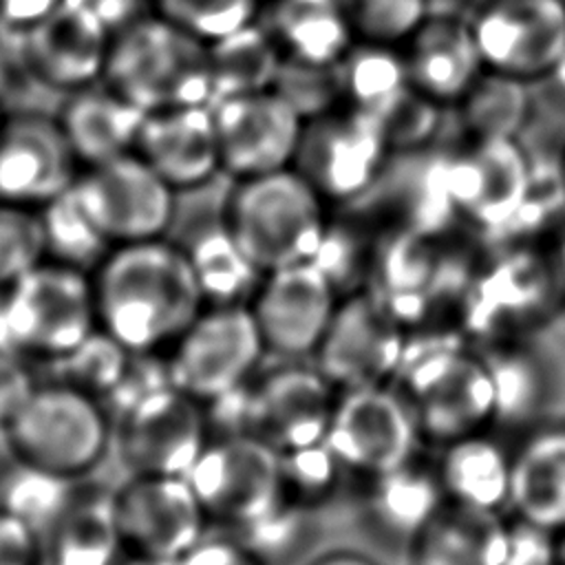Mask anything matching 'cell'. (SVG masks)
I'll use <instances>...</instances> for the list:
<instances>
[{
    "instance_id": "1",
    "label": "cell",
    "mask_w": 565,
    "mask_h": 565,
    "mask_svg": "<svg viewBox=\"0 0 565 565\" xmlns=\"http://www.w3.org/2000/svg\"><path fill=\"white\" fill-rule=\"evenodd\" d=\"M90 282L97 327L130 353H168L205 307L183 245L166 236L113 245Z\"/></svg>"
},
{
    "instance_id": "2",
    "label": "cell",
    "mask_w": 565,
    "mask_h": 565,
    "mask_svg": "<svg viewBox=\"0 0 565 565\" xmlns=\"http://www.w3.org/2000/svg\"><path fill=\"white\" fill-rule=\"evenodd\" d=\"M327 199L296 170L236 179L221 221L260 274L316 260L331 216Z\"/></svg>"
},
{
    "instance_id": "3",
    "label": "cell",
    "mask_w": 565,
    "mask_h": 565,
    "mask_svg": "<svg viewBox=\"0 0 565 565\" xmlns=\"http://www.w3.org/2000/svg\"><path fill=\"white\" fill-rule=\"evenodd\" d=\"M104 82L143 113L212 104L210 42L148 11L113 33Z\"/></svg>"
},
{
    "instance_id": "4",
    "label": "cell",
    "mask_w": 565,
    "mask_h": 565,
    "mask_svg": "<svg viewBox=\"0 0 565 565\" xmlns=\"http://www.w3.org/2000/svg\"><path fill=\"white\" fill-rule=\"evenodd\" d=\"M97 329L90 271L42 260L0 287V351L51 364Z\"/></svg>"
},
{
    "instance_id": "5",
    "label": "cell",
    "mask_w": 565,
    "mask_h": 565,
    "mask_svg": "<svg viewBox=\"0 0 565 565\" xmlns=\"http://www.w3.org/2000/svg\"><path fill=\"white\" fill-rule=\"evenodd\" d=\"M0 433L13 459L82 481L104 461L115 422L93 395L51 380L38 384Z\"/></svg>"
},
{
    "instance_id": "6",
    "label": "cell",
    "mask_w": 565,
    "mask_h": 565,
    "mask_svg": "<svg viewBox=\"0 0 565 565\" xmlns=\"http://www.w3.org/2000/svg\"><path fill=\"white\" fill-rule=\"evenodd\" d=\"M397 375L404 380L419 437L450 444L459 437L483 433L497 422V395L490 369L481 353L452 344L430 351L404 353Z\"/></svg>"
},
{
    "instance_id": "7",
    "label": "cell",
    "mask_w": 565,
    "mask_h": 565,
    "mask_svg": "<svg viewBox=\"0 0 565 565\" xmlns=\"http://www.w3.org/2000/svg\"><path fill=\"white\" fill-rule=\"evenodd\" d=\"M267 353L249 305H205L168 349L174 388L201 404L249 384Z\"/></svg>"
},
{
    "instance_id": "8",
    "label": "cell",
    "mask_w": 565,
    "mask_h": 565,
    "mask_svg": "<svg viewBox=\"0 0 565 565\" xmlns=\"http://www.w3.org/2000/svg\"><path fill=\"white\" fill-rule=\"evenodd\" d=\"M393 157L382 124L347 104L305 119L294 168L329 205L371 194Z\"/></svg>"
},
{
    "instance_id": "9",
    "label": "cell",
    "mask_w": 565,
    "mask_h": 565,
    "mask_svg": "<svg viewBox=\"0 0 565 565\" xmlns=\"http://www.w3.org/2000/svg\"><path fill=\"white\" fill-rule=\"evenodd\" d=\"M188 481L210 523L234 532L285 499L280 452L256 435L212 437L188 472Z\"/></svg>"
},
{
    "instance_id": "10",
    "label": "cell",
    "mask_w": 565,
    "mask_h": 565,
    "mask_svg": "<svg viewBox=\"0 0 565 565\" xmlns=\"http://www.w3.org/2000/svg\"><path fill=\"white\" fill-rule=\"evenodd\" d=\"M448 181L459 216L501 230L527 210L536 174L521 137L468 139L448 150Z\"/></svg>"
},
{
    "instance_id": "11",
    "label": "cell",
    "mask_w": 565,
    "mask_h": 565,
    "mask_svg": "<svg viewBox=\"0 0 565 565\" xmlns=\"http://www.w3.org/2000/svg\"><path fill=\"white\" fill-rule=\"evenodd\" d=\"M468 20L486 71L534 86L565 55V0H481Z\"/></svg>"
},
{
    "instance_id": "12",
    "label": "cell",
    "mask_w": 565,
    "mask_h": 565,
    "mask_svg": "<svg viewBox=\"0 0 565 565\" xmlns=\"http://www.w3.org/2000/svg\"><path fill=\"white\" fill-rule=\"evenodd\" d=\"M113 519L124 552L174 561L205 539L210 523L188 477L130 475L113 490Z\"/></svg>"
},
{
    "instance_id": "13",
    "label": "cell",
    "mask_w": 565,
    "mask_h": 565,
    "mask_svg": "<svg viewBox=\"0 0 565 565\" xmlns=\"http://www.w3.org/2000/svg\"><path fill=\"white\" fill-rule=\"evenodd\" d=\"M210 439L203 404L172 384L115 417V444L130 475L188 477Z\"/></svg>"
},
{
    "instance_id": "14",
    "label": "cell",
    "mask_w": 565,
    "mask_h": 565,
    "mask_svg": "<svg viewBox=\"0 0 565 565\" xmlns=\"http://www.w3.org/2000/svg\"><path fill=\"white\" fill-rule=\"evenodd\" d=\"M340 300L331 276L307 260L263 274L247 305L267 353L289 362L318 351Z\"/></svg>"
},
{
    "instance_id": "15",
    "label": "cell",
    "mask_w": 565,
    "mask_h": 565,
    "mask_svg": "<svg viewBox=\"0 0 565 565\" xmlns=\"http://www.w3.org/2000/svg\"><path fill=\"white\" fill-rule=\"evenodd\" d=\"M419 428L408 399L391 384L338 395L327 444L349 475L377 477L415 455Z\"/></svg>"
},
{
    "instance_id": "16",
    "label": "cell",
    "mask_w": 565,
    "mask_h": 565,
    "mask_svg": "<svg viewBox=\"0 0 565 565\" xmlns=\"http://www.w3.org/2000/svg\"><path fill=\"white\" fill-rule=\"evenodd\" d=\"M404 349L406 335L393 311L375 294L351 291L342 296L316 355L318 369L342 393L391 384Z\"/></svg>"
},
{
    "instance_id": "17",
    "label": "cell",
    "mask_w": 565,
    "mask_h": 565,
    "mask_svg": "<svg viewBox=\"0 0 565 565\" xmlns=\"http://www.w3.org/2000/svg\"><path fill=\"white\" fill-rule=\"evenodd\" d=\"M221 166L236 179L294 168L305 117L276 88L227 95L212 104Z\"/></svg>"
},
{
    "instance_id": "18",
    "label": "cell",
    "mask_w": 565,
    "mask_h": 565,
    "mask_svg": "<svg viewBox=\"0 0 565 565\" xmlns=\"http://www.w3.org/2000/svg\"><path fill=\"white\" fill-rule=\"evenodd\" d=\"M84 201L113 245L163 238L177 212V190L137 152L84 168Z\"/></svg>"
},
{
    "instance_id": "19",
    "label": "cell",
    "mask_w": 565,
    "mask_h": 565,
    "mask_svg": "<svg viewBox=\"0 0 565 565\" xmlns=\"http://www.w3.org/2000/svg\"><path fill=\"white\" fill-rule=\"evenodd\" d=\"M82 172L64 128L38 110H13L0 121V201L42 207Z\"/></svg>"
},
{
    "instance_id": "20",
    "label": "cell",
    "mask_w": 565,
    "mask_h": 565,
    "mask_svg": "<svg viewBox=\"0 0 565 565\" xmlns=\"http://www.w3.org/2000/svg\"><path fill=\"white\" fill-rule=\"evenodd\" d=\"M249 393L252 435L278 452L324 441L340 395L318 366H300L298 360L254 377Z\"/></svg>"
},
{
    "instance_id": "21",
    "label": "cell",
    "mask_w": 565,
    "mask_h": 565,
    "mask_svg": "<svg viewBox=\"0 0 565 565\" xmlns=\"http://www.w3.org/2000/svg\"><path fill=\"white\" fill-rule=\"evenodd\" d=\"M113 31L93 15L62 4L20 38L26 73L73 93L104 82Z\"/></svg>"
},
{
    "instance_id": "22",
    "label": "cell",
    "mask_w": 565,
    "mask_h": 565,
    "mask_svg": "<svg viewBox=\"0 0 565 565\" xmlns=\"http://www.w3.org/2000/svg\"><path fill=\"white\" fill-rule=\"evenodd\" d=\"M135 152L177 192L203 188L223 172L212 104L146 113Z\"/></svg>"
},
{
    "instance_id": "23",
    "label": "cell",
    "mask_w": 565,
    "mask_h": 565,
    "mask_svg": "<svg viewBox=\"0 0 565 565\" xmlns=\"http://www.w3.org/2000/svg\"><path fill=\"white\" fill-rule=\"evenodd\" d=\"M399 49L408 84L446 110H452L486 71L468 15L433 11Z\"/></svg>"
},
{
    "instance_id": "24",
    "label": "cell",
    "mask_w": 565,
    "mask_h": 565,
    "mask_svg": "<svg viewBox=\"0 0 565 565\" xmlns=\"http://www.w3.org/2000/svg\"><path fill=\"white\" fill-rule=\"evenodd\" d=\"M510 508L545 532H565V422L532 426L512 450Z\"/></svg>"
},
{
    "instance_id": "25",
    "label": "cell",
    "mask_w": 565,
    "mask_h": 565,
    "mask_svg": "<svg viewBox=\"0 0 565 565\" xmlns=\"http://www.w3.org/2000/svg\"><path fill=\"white\" fill-rule=\"evenodd\" d=\"M57 119L84 170L135 152L146 113L99 82L66 93Z\"/></svg>"
},
{
    "instance_id": "26",
    "label": "cell",
    "mask_w": 565,
    "mask_h": 565,
    "mask_svg": "<svg viewBox=\"0 0 565 565\" xmlns=\"http://www.w3.org/2000/svg\"><path fill=\"white\" fill-rule=\"evenodd\" d=\"M446 503L435 461L413 455L404 463L369 479L364 521L369 530L391 545H411Z\"/></svg>"
},
{
    "instance_id": "27",
    "label": "cell",
    "mask_w": 565,
    "mask_h": 565,
    "mask_svg": "<svg viewBox=\"0 0 565 565\" xmlns=\"http://www.w3.org/2000/svg\"><path fill=\"white\" fill-rule=\"evenodd\" d=\"M510 523L501 512L446 501L408 545V565H503Z\"/></svg>"
},
{
    "instance_id": "28",
    "label": "cell",
    "mask_w": 565,
    "mask_h": 565,
    "mask_svg": "<svg viewBox=\"0 0 565 565\" xmlns=\"http://www.w3.org/2000/svg\"><path fill=\"white\" fill-rule=\"evenodd\" d=\"M435 468L446 501L490 512L510 508L512 450L486 430L444 444Z\"/></svg>"
},
{
    "instance_id": "29",
    "label": "cell",
    "mask_w": 565,
    "mask_h": 565,
    "mask_svg": "<svg viewBox=\"0 0 565 565\" xmlns=\"http://www.w3.org/2000/svg\"><path fill=\"white\" fill-rule=\"evenodd\" d=\"M258 20L289 62L333 66L355 42L338 0H263Z\"/></svg>"
},
{
    "instance_id": "30",
    "label": "cell",
    "mask_w": 565,
    "mask_h": 565,
    "mask_svg": "<svg viewBox=\"0 0 565 565\" xmlns=\"http://www.w3.org/2000/svg\"><path fill=\"white\" fill-rule=\"evenodd\" d=\"M119 554L113 492L77 483L66 510L42 534L40 565H117Z\"/></svg>"
},
{
    "instance_id": "31",
    "label": "cell",
    "mask_w": 565,
    "mask_h": 565,
    "mask_svg": "<svg viewBox=\"0 0 565 565\" xmlns=\"http://www.w3.org/2000/svg\"><path fill=\"white\" fill-rule=\"evenodd\" d=\"M183 249L205 305L249 302L263 274L232 238L221 216L216 223L192 232L188 243H183Z\"/></svg>"
},
{
    "instance_id": "32",
    "label": "cell",
    "mask_w": 565,
    "mask_h": 565,
    "mask_svg": "<svg viewBox=\"0 0 565 565\" xmlns=\"http://www.w3.org/2000/svg\"><path fill=\"white\" fill-rule=\"evenodd\" d=\"M342 104L377 121L411 88L399 46L353 42L335 64Z\"/></svg>"
},
{
    "instance_id": "33",
    "label": "cell",
    "mask_w": 565,
    "mask_h": 565,
    "mask_svg": "<svg viewBox=\"0 0 565 565\" xmlns=\"http://www.w3.org/2000/svg\"><path fill=\"white\" fill-rule=\"evenodd\" d=\"M214 102L227 95L274 88L282 53L260 20L210 42ZM212 102V104H214Z\"/></svg>"
},
{
    "instance_id": "34",
    "label": "cell",
    "mask_w": 565,
    "mask_h": 565,
    "mask_svg": "<svg viewBox=\"0 0 565 565\" xmlns=\"http://www.w3.org/2000/svg\"><path fill=\"white\" fill-rule=\"evenodd\" d=\"M530 84L508 75L483 71L475 86L452 108L461 126V137H521L532 119Z\"/></svg>"
},
{
    "instance_id": "35",
    "label": "cell",
    "mask_w": 565,
    "mask_h": 565,
    "mask_svg": "<svg viewBox=\"0 0 565 565\" xmlns=\"http://www.w3.org/2000/svg\"><path fill=\"white\" fill-rule=\"evenodd\" d=\"M46 258L93 271L113 243L82 196L77 179L40 207Z\"/></svg>"
},
{
    "instance_id": "36",
    "label": "cell",
    "mask_w": 565,
    "mask_h": 565,
    "mask_svg": "<svg viewBox=\"0 0 565 565\" xmlns=\"http://www.w3.org/2000/svg\"><path fill=\"white\" fill-rule=\"evenodd\" d=\"M77 483L11 457L0 470V508L44 534L71 503Z\"/></svg>"
},
{
    "instance_id": "37",
    "label": "cell",
    "mask_w": 565,
    "mask_h": 565,
    "mask_svg": "<svg viewBox=\"0 0 565 565\" xmlns=\"http://www.w3.org/2000/svg\"><path fill=\"white\" fill-rule=\"evenodd\" d=\"M497 395V422H525L545 399L547 377L536 355L521 347H497L483 353Z\"/></svg>"
},
{
    "instance_id": "38",
    "label": "cell",
    "mask_w": 565,
    "mask_h": 565,
    "mask_svg": "<svg viewBox=\"0 0 565 565\" xmlns=\"http://www.w3.org/2000/svg\"><path fill=\"white\" fill-rule=\"evenodd\" d=\"M130 355L128 349L97 327L75 349L49 366H53V380L79 388L104 404L119 384Z\"/></svg>"
},
{
    "instance_id": "39",
    "label": "cell",
    "mask_w": 565,
    "mask_h": 565,
    "mask_svg": "<svg viewBox=\"0 0 565 565\" xmlns=\"http://www.w3.org/2000/svg\"><path fill=\"white\" fill-rule=\"evenodd\" d=\"M355 42L402 46L433 13V0H338Z\"/></svg>"
},
{
    "instance_id": "40",
    "label": "cell",
    "mask_w": 565,
    "mask_h": 565,
    "mask_svg": "<svg viewBox=\"0 0 565 565\" xmlns=\"http://www.w3.org/2000/svg\"><path fill=\"white\" fill-rule=\"evenodd\" d=\"M342 475H347V470L329 448L327 439L280 452L282 492L305 510L327 501Z\"/></svg>"
},
{
    "instance_id": "41",
    "label": "cell",
    "mask_w": 565,
    "mask_h": 565,
    "mask_svg": "<svg viewBox=\"0 0 565 565\" xmlns=\"http://www.w3.org/2000/svg\"><path fill=\"white\" fill-rule=\"evenodd\" d=\"M260 7L263 0H152V11L205 42L256 22Z\"/></svg>"
},
{
    "instance_id": "42",
    "label": "cell",
    "mask_w": 565,
    "mask_h": 565,
    "mask_svg": "<svg viewBox=\"0 0 565 565\" xmlns=\"http://www.w3.org/2000/svg\"><path fill=\"white\" fill-rule=\"evenodd\" d=\"M46 260L38 207L0 201V287L15 282Z\"/></svg>"
},
{
    "instance_id": "43",
    "label": "cell",
    "mask_w": 565,
    "mask_h": 565,
    "mask_svg": "<svg viewBox=\"0 0 565 565\" xmlns=\"http://www.w3.org/2000/svg\"><path fill=\"white\" fill-rule=\"evenodd\" d=\"M444 113L446 108L437 106L411 86L406 95L380 119L393 154L433 148Z\"/></svg>"
},
{
    "instance_id": "44",
    "label": "cell",
    "mask_w": 565,
    "mask_h": 565,
    "mask_svg": "<svg viewBox=\"0 0 565 565\" xmlns=\"http://www.w3.org/2000/svg\"><path fill=\"white\" fill-rule=\"evenodd\" d=\"M274 88L282 93L305 119L316 117L342 104L335 64L313 66V64L282 60Z\"/></svg>"
},
{
    "instance_id": "45",
    "label": "cell",
    "mask_w": 565,
    "mask_h": 565,
    "mask_svg": "<svg viewBox=\"0 0 565 565\" xmlns=\"http://www.w3.org/2000/svg\"><path fill=\"white\" fill-rule=\"evenodd\" d=\"M38 384L29 360L0 351V430L15 417Z\"/></svg>"
},
{
    "instance_id": "46",
    "label": "cell",
    "mask_w": 565,
    "mask_h": 565,
    "mask_svg": "<svg viewBox=\"0 0 565 565\" xmlns=\"http://www.w3.org/2000/svg\"><path fill=\"white\" fill-rule=\"evenodd\" d=\"M503 565H558L556 534L516 519L510 523L508 554Z\"/></svg>"
},
{
    "instance_id": "47",
    "label": "cell",
    "mask_w": 565,
    "mask_h": 565,
    "mask_svg": "<svg viewBox=\"0 0 565 565\" xmlns=\"http://www.w3.org/2000/svg\"><path fill=\"white\" fill-rule=\"evenodd\" d=\"M42 534L0 508V565H40Z\"/></svg>"
},
{
    "instance_id": "48",
    "label": "cell",
    "mask_w": 565,
    "mask_h": 565,
    "mask_svg": "<svg viewBox=\"0 0 565 565\" xmlns=\"http://www.w3.org/2000/svg\"><path fill=\"white\" fill-rule=\"evenodd\" d=\"M174 565H269L241 539H203L174 561Z\"/></svg>"
},
{
    "instance_id": "49",
    "label": "cell",
    "mask_w": 565,
    "mask_h": 565,
    "mask_svg": "<svg viewBox=\"0 0 565 565\" xmlns=\"http://www.w3.org/2000/svg\"><path fill=\"white\" fill-rule=\"evenodd\" d=\"M64 4L93 15L113 33L152 11V0H64Z\"/></svg>"
},
{
    "instance_id": "50",
    "label": "cell",
    "mask_w": 565,
    "mask_h": 565,
    "mask_svg": "<svg viewBox=\"0 0 565 565\" xmlns=\"http://www.w3.org/2000/svg\"><path fill=\"white\" fill-rule=\"evenodd\" d=\"M62 4L64 0H0V29L22 38Z\"/></svg>"
},
{
    "instance_id": "51",
    "label": "cell",
    "mask_w": 565,
    "mask_h": 565,
    "mask_svg": "<svg viewBox=\"0 0 565 565\" xmlns=\"http://www.w3.org/2000/svg\"><path fill=\"white\" fill-rule=\"evenodd\" d=\"M307 565H380V563L364 552L340 547V550L322 552L320 556L311 558Z\"/></svg>"
},
{
    "instance_id": "52",
    "label": "cell",
    "mask_w": 565,
    "mask_h": 565,
    "mask_svg": "<svg viewBox=\"0 0 565 565\" xmlns=\"http://www.w3.org/2000/svg\"><path fill=\"white\" fill-rule=\"evenodd\" d=\"M552 102L565 108V55L561 57V62L556 64V68L552 71V75L543 82Z\"/></svg>"
},
{
    "instance_id": "53",
    "label": "cell",
    "mask_w": 565,
    "mask_h": 565,
    "mask_svg": "<svg viewBox=\"0 0 565 565\" xmlns=\"http://www.w3.org/2000/svg\"><path fill=\"white\" fill-rule=\"evenodd\" d=\"M556 561L558 565H565V532L556 534Z\"/></svg>"
},
{
    "instance_id": "54",
    "label": "cell",
    "mask_w": 565,
    "mask_h": 565,
    "mask_svg": "<svg viewBox=\"0 0 565 565\" xmlns=\"http://www.w3.org/2000/svg\"><path fill=\"white\" fill-rule=\"evenodd\" d=\"M4 102H7V79H4V73H0V121L4 119V115L9 113L4 108Z\"/></svg>"
},
{
    "instance_id": "55",
    "label": "cell",
    "mask_w": 565,
    "mask_h": 565,
    "mask_svg": "<svg viewBox=\"0 0 565 565\" xmlns=\"http://www.w3.org/2000/svg\"><path fill=\"white\" fill-rule=\"evenodd\" d=\"M558 179H561V188H563V194H565V148L561 150L558 154Z\"/></svg>"
},
{
    "instance_id": "56",
    "label": "cell",
    "mask_w": 565,
    "mask_h": 565,
    "mask_svg": "<svg viewBox=\"0 0 565 565\" xmlns=\"http://www.w3.org/2000/svg\"><path fill=\"white\" fill-rule=\"evenodd\" d=\"M558 267H561V276L565 280V236H563V241L558 245Z\"/></svg>"
}]
</instances>
